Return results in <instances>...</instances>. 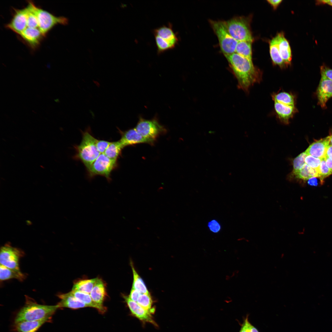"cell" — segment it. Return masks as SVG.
Returning a JSON list of instances; mask_svg holds the SVG:
<instances>
[{
  "mask_svg": "<svg viewBox=\"0 0 332 332\" xmlns=\"http://www.w3.org/2000/svg\"><path fill=\"white\" fill-rule=\"evenodd\" d=\"M49 322L47 320L23 321L14 323V327L17 332H36L44 323Z\"/></svg>",
  "mask_w": 332,
  "mask_h": 332,
  "instance_id": "cell-21",
  "label": "cell"
},
{
  "mask_svg": "<svg viewBox=\"0 0 332 332\" xmlns=\"http://www.w3.org/2000/svg\"><path fill=\"white\" fill-rule=\"evenodd\" d=\"M141 294V293L139 291L132 287L128 297L131 300L137 302L138 298Z\"/></svg>",
  "mask_w": 332,
  "mask_h": 332,
  "instance_id": "cell-39",
  "label": "cell"
},
{
  "mask_svg": "<svg viewBox=\"0 0 332 332\" xmlns=\"http://www.w3.org/2000/svg\"><path fill=\"white\" fill-rule=\"evenodd\" d=\"M248 315H247L244 319L243 322L241 325V327L239 332H250V328L251 324L248 320Z\"/></svg>",
  "mask_w": 332,
  "mask_h": 332,
  "instance_id": "cell-38",
  "label": "cell"
},
{
  "mask_svg": "<svg viewBox=\"0 0 332 332\" xmlns=\"http://www.w3.org/2000/svg\"><path fill=\"white\" fill-rule=\"evenodd\" d=\"M284 255H284V253H282L281 254V256H280L281 258V259L283 258L284 257Z\"/></svg>",
  "mask_w": 332,
  "mask_h": 332,
  "instance_id": "cell-47",
  "label": "cell"
},
{
  "mask_svg": "<svg viewBox=\"0 0 332 332\" xmlns=\"http://www.w3.org/2000/svg\"><path fill=\"white\" fill-rule=\"evenodd\" d=\"M223 22L230 34L237 41L253 42L248 17H235Z\"/></svg>",
  "mask_w": 332,
  "mask_h": 332,
  "instance_id": "cell-4",
  "label": "cell"
},
{
  "mask_svg": "<svg viewBox=\"0 0 332 332\" xmlns=\"http://www.w3.org/2000/svg\"><path fill=\"white\" fill-rule=\"evenodd\" d=\"M325 158L326 166L332 172V159L326 156H325Z\"/></svg>",
  "mask_w": 332,
  "mask_h": 332,
  "instance_id": "cell-42",
  "label": "cell"
},
{
  "mask_svg": "<svg viewBox=\"0 0 332 332\" xmlns=\"http://www.w3.org/2000/svg\"><path fill=\"white\" fill-rule=\"evenodd\" d=\"M22 38L32 48L34 49L39 44L44 36L38 28L27 27L20 35Z\"/></svg>",
  "mask_w": 332,
  "mask_h": 332,
  "instance_id": "cell-17",
  "label": "cell"
},
{
  "mask_svg": "<svg viewBox=\"0 0 332 332\" xmlns=\"http://www.w3.org/2000/svg\"><path fill=\"white\" fill-rule=\"evenodd\" d=\"M307 155L304 152L295 158L293 161V169L291 173L299 171L305 164V159Z\"/></svg>",
  "mask_w": 332,
  "mask_h": 332,
  "instance_id": "cell-33",
  "label": "cell"
},
{
  "mask_svg": "<svg viewBox=\"0 0 332 332\" xmlns=\"http://www.w3.org/2000/svg\"><path fill=\"white\" fill-rule=\"evenodd\" d=\"M97 278L79 280L74 283L72 290H77L90 294Z\"/></svg>",
  "mask_w": 332,
  "mask_h": 332,
  "instance_id": "cell-27",
  "label": "cell"
},
{
  "mask_svg": "<svg viewBox=\"0 0 332 332\" xmlns=\"http://www.w3.org/2000/svg\"><path fill=\"white\" fill-rule=\"evenodd\" d=\"M252 42L244 41L238 42L235 53L250 60L252 61Z\"/></svg>",
  "mask_w": 332,
  "mask_h": 332,
  "instance_id": "cell-28",
  "label": "cell"
},
{
  "mask_svg": "<svg viewBox=\"0 0 332 332\" xmlns=\"http://www.w3.org/2000/svg\"><path fill=\"white\" fill-rule=\"evenodd\" d=\"M132 314L140 320L150 323L156 326L157 325L153 319L151 313L140 306L137 302L131 300L128 296L123 295Z\"/></svg>",
  "mask_w": 332,
  "mask_h": 332,
  "instance_id": "cell-13",
  "label": "cell"
},
{
  "mask_svg": "<svg viewBox=\"0 0 332 332\" xmlns=\"http://www.w3.org/2000/svg\"><path fill=\"white\" fill-rule=\"evenodd\" d=\"M269 44L270 53L273 64L282 69L287 67L280 55L276 36L270 41Z\"/></svg>",
  "mask_w": 332,
  "mask_h": 332,
  "instance_id": "cell-23",
  "label": "cell"
},
{
  "mask_svg": "<svg viewBox=\"0 0 332 332\" xmlns=\"http://www.w3.org/2000/svg\"><path fill=\"white\" fill-rule=\"evenodd\" d=\"M289 176L291 179L293 178L306 180L313 177H318V170L305 164L299 171L294 173L291 172Z\"/></svg>",
  "mask_w": 332,
  "mask_h": 332,
  "instance_id": "cell-24",
  "label": "cell"
},
{
  "mask_svg": "<svg viewBox=\"0 0 332 332\" xmlns=\"http://www.w3.org/2000/svg\"><path fill=\"white\" fill-rule=\"evenodd\" d=\"M267 2L273 7L276 9L282 1V0H267Z\"/></svg>",
  "mask_w": 332,
  "mask_h": 332,
  "instance_id": "cell-40",
  "label": "cell"
},
{
  "mask_svg": "<svg viewBox=\"0 0 332 332\" xmlns=\"http://www.w3.org/2000/svg\"><path fill=\"white\" fill-rule=\"evenodd\" d=\"M250 332H259L258 329L252 324L251 325Z\"/></svg>",
  "mask_w": 332,
  "mask_h": 332,
  "instance_id": "cell-45",
  "label": "cell"
},
{
  "mask_svg": "<svg viewBox=\"0 0 332 332\" xmlns=\"http://www.w3.org/2000/svg\"><path fill=\"white\" fill-rule=\"evenodd\" d=\"M118 129L121 135L119 140L123 148L140 143L152 144L154 142L143 136L137 132L135 128L124 131Z\"/></svg>",
  "mask_w": 332,
  "mask_h": 332,
  "instance_id": "cell-12",
  "label": "cell"
},
{
  "mask_svg": "<svg viewBox=\"0 0 332 332\" xmlns=\"http://www.w3.org/2000/svg\"><path fill=\"white\" fill-rule=\"evenodd\" d=\"M130 264L133 278L132 288L138 290L141 294H150L144 282L135 270L133 264L131 262Z\"/></svg>",
  "mask_w": 332,
  "mask_h": 332,
  "instance_id": "cell-29",
  "label": "cell"
},
{
  "mask_svg": "<svg viewBox=\"0 0 332 332\" xmlns=\"http://www.w3.org/2000/svg\"><path fill=\"white\" fill-rule=\"evenodd\" d=\"M321 75L323 76L332 81V69L323 65L320 67Z\"/></svg>",
  "mask_w": 332,
  "mask_h": 332,
  "instance_id": "cell-37",
  "label": "cell"
},
{
  "mask_svg": "<svg viewBox=\"0 0 332 332\" xmlns=\"http://www.w3.org/2000/svg\"><path fill=\"white\" fill-rule=\"evenodd\" d=\"M90 295L96 303L103 305V303L107 295L105 285L101 279L97 278Z\"/></svg>",
  "mask_w": 332,
  "mask_h": 332,
  "instance_id": "cell-20",
  "label": "cell"
},
{
  "mask_svg": "<svg viewBox=\"0 0 332 332\" xmlns=\"http://www.w3.org/2000/svg\"><path fill=\"white\" fill-rule=\"evenodd\" d=\"M58 296L60 299L57 304L58 308H68L76 309L88 307L86 304L76 298L70 292L59 294Z\"/></svg>",
  "mask_w": 332,
  "mask_h": 332,
  "instance_id": "cell-18",
  "label": "cell"
},
{
  "mask_svg": "<svg viewBox=\"0 0 332 332\" xmlns=\"http://www.w3.org/2000/svg\"><path fill=\"white\" fill-rule=\"evenodd\" d=\"M276 36L280 55L287 67L290 64L292 60L291 52L289 43L283 33H279Z\"/></svg>",
  "mask_w": 332,
  "mask_h": 332,
  "instance_id": "cell-19",
  "label": "cell"
},
{
  "mask_svg": "<svg viewBox=\"0 0 332 332\" xmlns=\"http://www.w3.org/2000/svg\"><path fill=\"white\" fill-rule=\"evenodd\" d=\"M153 34L154 36L159 37L167 43L172 49H174L178 43L177 35L174 31L170 23L155 29L153 30Z\"/></svg>",
  "mask_w": 332,
  "mask_h": 332,
  "instance_id": "cell-14",
  "label": "cell"
},
{
  "mask_svg": "<svg viewBox=\"0 0 332 332\" xmlns=\"http://www.w3.org/2000/svg\"><path fill=\"white\" fill-rule=\"evenodd\" d=\"M321 2H322L324 3H325L332 6V0H321L319 1Z\"/></svg>",
  "mask_w": 332,
  "mask_h": 332,
  "instance_id": "cell-44",
  "label": "cell"
},
{
  "mask_svg": "<svg viewBox=\"0 0 332 332\" xmlns=\"http://www.w3.org/2000/svg\"><path fill=\"white\" fill-rule=\"evenodd\" d=\"M24 253L20 249L13 247L10 244H5L1 248L0 264L10 268L20 271L19 261Z\"/></svg>",
  "mask_w": 332,
  "mask_h": 332,
  "instance_id": "cell-9",
  "label": "cell"
},
{
  "mask_svg": "<svg viewBox=\"0 0 332 332\" xmlns=\"http://www.w3.org/2000/svg\"><path fill=\"white\" fill-rule=\"evenodd\" d=\"M209 22L217 37L220 49L224 55L235 53L238 42L230 34L223 21L209 20Z\"/></svg>",
  "mask_w": 332,
  "mask_h": 332,
  "instance_id": "cell-5",
  "label": "cell"
},
{
  "mask_svg": "<svg viewBox=\"0 0 332 332\" xmlns=\"http://www.w3.org/2000/svg\"><path fill=\"white\" fill-rule=\"evenodd\" d=\"M82 133L81 142L75 147V158L81 160L87 169L101 153L96 146L97 139L91 134L89 128Z\"/></svg>",
  "mask_w": 332,
  "mask_h": 332,
  "instance_id": "cell-3",
  "label": "cell"
},
{
  "mask_svg": "<svg viewBox=\"0 0 332 332\" xmlns=\"http://www.w3.org/2000/svg\"><path fill=\"white\" fill-rule=\"evenodd\" d=\"M330 136V145H332V134Z\"/></svg>",
  "mask_w": 332,
  "mask_h": 332,
  "instance_id": "cell-46",
  "label": "cell"
},
{
  "mask_svg": "<svg viewBox=\"0 0 332 332\" xmlns=\"http://www.w3.org/2000/svg\"><path fill=\"white\" fill-rule=\"evenodd\" d=\"M316 94L318 104L323 109L327 108L326 103L332 97V81L324 76L321 75Z\"/></svg>",
  "mask_w": 332,
  "mask_h": 332,
  "instance_id": "cell-11",
  "label": "cell"
},
{
  "mask_svg": "<svg viewBox=\"0 0 332 332\" xmlns=\"http://www.w3.org/2000/svg\"><path fill=\"white\" fill-rule=\"evenodd\" d=\"M25 278V275L21 271H16L8 268L3 265H0V279L3 281L12 279H15L22 281Z\"/></svg>",
  "mask_w": 332,
  "mask_h": 332,
  "instance_id": "cell-26",
  "label": "cell"
},
{
  "mask_svg": "<svg viewBox=\"0 0 332 332\" xmlns=\"http://www.w3.org/2000/svg\"><path fill=\"white\" fill-rule=\"evenodd\" d=\"M325 156L332 159V145H329L326 151Z\"/></svg>",
  "mask_w": 332,
  "mask_h": 332,
  "instance_id": "cell-43",
  "label": "cell"
},
{
  "mask_svg": "<svg viewBox=\"0 0 332 332\" xmlns=\"http://www.w3.org/2000/svg\"><path fill=\"white\" fill-rule=\"evenodd\" d=\"M123 148L119 140L111 142L104 154L109 158L117 160Z\"/></svg>",
  "mask_w": 332,
  "mask_h": 332,
  "instance_id": "cell-30",
  "label": "cell"
},
{
  "mask_svg": "<svg viewBox=\"0 0 332 332\" xmlns=\"http://www.w3.org/2000/svg\"><path fill=\"white\" fill-rule=\"evenodd\" d=\"M59 308L57 305H47L38 303L32 298L26 296L24 306L17 313L14 323L47 320L50 321Z\"/></svg>",
  "mask_w": 332,
  "mask_h": 332,
  "instance_id": "cell-2",
  "label": "cell"
},
{
  "mask_svg": "<svg viewBox=\"0 0 332 332\" xmlns=\"http://www.w3.org/2000/svg\"><path fill=\"white\" fill-rule=\"evenodd\" d=\"M321 159L307 155L305 158V164L310 168L318 170L321 164Z\"/></svg>",
  "mask_w": 332,
  "mask_h": 332,
  "instance_id": "cell-34",
  "label": "cell"
},
{
  "mask_svg": "<svg viewBox=\"0 0 332 332\" xmlns=\"http://www.w3.org/2000/svg\"><path fill=\"white\" fill-rule=\"evenodd\" d=\"M316 177H314L309 179L307 181L308 184L312 186H317L318 184V181Z\"/></svg>",
  "mask_w": 332,
  "mask_h": 332,
  "instance_id": "cell-41",
  "label": "cell"
},
{
  "mask_svg": "<svg viewBox=\"0 0 332 332\" xmlns=\"http://www.w3.org/2000/svg\"><path fill=\"white\" fill-rule=\"evenodd\" d=\"M209 231L214 233H217L221 231V226L219 222L215 219L208 221L207 224Z\"/></svg>",
  "mask_w": 332,
  "mask_h": 332,
  "instance_id": "cell-35",
  "label": "cell"
},
{
  "mask_svg": "<svg viewBox=\"0 0 332 332\" xmlns=\"http://www.w3.org/2000/svg\"><path fill=\"white\" fill-rule=\"evenodd\" d=\"M35 10L38 18V28L44 36L55 25H66L67 19L63 17H56L47 11L35 6Z\"/></svg>",
  "mask_w": 332,
  "mask_h": 332,
  "instance_id": "cell-8",
  "label": "cell"
},
{
  "mask_svg": "<svg viewBox=\"0 0 332 332\" xmlns=\"http://www.w3.org/2000/svg\"><path fill=\"white\" fill-rule=\"evenodd\" d=\"M137 302L141 307L148 310L151 313L154 312L155 310L153 308H152V301L150 294H141Z\"/></svg>",
  "mask_w": 332,
  "mask_h": 332,
  "instance_id": "cell-31",
  "label": "cell"
},
{
  "mask_svg": "<svg viewBox=\"0 0 332 332\" xmlns=\"http://www.w3.org/2000/svg\"><path fill=\"white\" fill-rule=\"evenodd\" d=\"M274 109L276 115L280 121L288 124L290 120L298 112L296 105H288L274 102Z\"/></svg>",
  "mask_w": 332,
  "mask_h": 332,
  "instance_id": "cell-15",
  "label": "cell"
},
{
  "mask_svg": "<svg viewBox=\"0 0 332 332\" xmlns=\"http://www.w3.org/2000/svg\"><path fill=\"white\" fill-rule=\"evenodd\" d=\"M137 132L145 138L155 141L166 131L156 118L148 120L140 117L135 128Z\"/></svg>",
  "mask_w": 332,
  "mask_h": 332,
  "instance_id": "cell-7",
  "label": "cell"
},
{
  "mask_svg": "<svg viewBox=\"0 0 332 332\" xmlns=\"http://www.w3.org/2000/svg\"><path fill=\"white\" fill-rule=\"evenodd\" d=\"M70 292L76 298L86 304L88 307L97 309L101 314L106 312V307L104 305H100L94 302L89 294L72 290Z\"/></svg>",
  "mask_w": 332,
  "mask_h": 332,
  "instance_id": "cell-22",
  "label": "cell"
},
{
  "mask_svg": "<svg viewBox=\"0 0 332 332\" xmlns=\"http://www.w3.org/2000/svg\"><path fill=\"white\" fill-rule=\"evenodd\" d=\"M330 142V136H328L313 142L305 152L307 155L322 159L325 156Z\"/></svg>",
  "mask_w": 332,
  "mask_h": 332,
  "instance_id": "cell-16",
  "label": "cell"
},
{
  "mask_svg": "<svg viewBox=\"0 0 332 332\" xmlns=\"http://www.w3.org/2000/svg\"><path fill=\"white\" fill-rule=\"evenodd\" d=\"M332 174V172L326 166L325 157L321 159L320 166L318 169V177L319 178L321 182L323 179Z\"/></svg>",
  "mask_w": 332,
  "mask_h": 332,
  "instance_id": "cell-32",
  "label": "cell"
},
{
  "mask_svg": "<svg viewBox=\"0 0 332 332\" xmlns=\"http://www.w3.org/2000/svg\"><path fill=\"white\" fill-rule=\"evenodd\" d=\"M224 56L237 79L239 89L247 92L251 86L260 82L262 73L254 66L252 61L235 53Z\"/></svg>",
  "mask_w": 332,
  "mask_h": 332,
  "instance_id": "cell-1",
  "label": "cell"
},
{
  "mask_svg": "<svg viewBox=\"0 0 332 332\" xmlns=\"http://www.w3.org/2000/svg\"><path fill=\"white\" fill-rule=\"evenodd\" d=\"M273 100L280 103L288 105H295V96L290 92L279 91L271 95Z\"/></svg>",
  "mask_w": 332,
  "mask_h": 332,
  "instance_id": "cell-25",
  "label": "cell"
},
{
  "mask_svg": "<svg viewBox=\"0 0 332 332\" xmlns=\"http://www.w3.org/2000/svg\"><path fill=\"white\" fill-rule=\"evenodd\" d=\"M111 143L108 141L97 139L96 146L98 150L101 154L104 153Z\"/></svg>",
  "mask_w": 332,
  "mask_h": 332,
  "instance_id": "cell-36",
  "label": "cell"
},
{
  "mask_svg": "<svg viewBox=\"0 0 332 332\" xmlns=\"http://www.w3.org/2000/svg\"><path fill=\"white\" fill-rule=\"evenodd\" d=\"M28 9L15 10V13L10 22L6 27L20 35L27 27Z\"/></svg>",
  "mask_w": 332,
  "mask_h": 332,
  "instance_id": "cell-10",
  "label": "cell"
},
{
  "mask_svg": "<svg viewBox=\"0 0 332 332\" xmlns=\"http://www.w3.org/2000/svg\"><path fill=\"white\" fill-rule=\"evenodd\" d=\"M117 165V160L111 159L104 153H101L87 170L90 177L100 175L110 181L111 173Z\"/></svg>",
  "mask_w": 332,
  "mask_h": 332,
  "instance_id": "cell-6",
  "label": "cell"
}]
</instances>
